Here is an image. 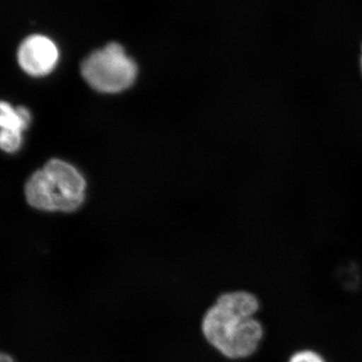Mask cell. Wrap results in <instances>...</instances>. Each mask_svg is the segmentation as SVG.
I'll return each instance as SVG.
<instances>
[{
	"label": "cell",
	"mask_w": 362,
	"mask_h": 362,
	"mask_svg": "<svg viewBox=\"0 0 362 362\" xmlns=\"http://www.w3.org/2000/svg\"><path fill=\"white\" fill-rule=\"evenodd\" d=\"M0 362H16L9 354L0 351Z\"/></svg>",
	"instance_id": "obj_8"
},
{
	"label": "cell",
	"mask_w": 362,
	"mask_h": 362,
	"mask_svg": "<svg viewBox=\"0 0 362 362\" xmlns=\"http://www.w3.org/2000/svg\"><path fill=\"white\" fill-rule=\"evenodd\" d=\"M87 183L75 166L51 159L28 177L25 201L33 209L47 213H73L85 202Z\"/></svg>",
	"instance_id": "obj_2"
},
{
	"label": "cell",
	"mask_w": 362,
	"mask_h": 362,
	"mask_svg": "<svg viewBox=\"0 0 362 362\" xmlns=\"http://www.w3.org/2000/svg\"><path fill=\"white\" fill-rule=\"evenodd\" d=\"M23 133L18 130H0V150L8 154L20 151L23 144Z\"/></svg>",
	"instance_id": "obj_6"
},
{
	"label": "cell",
	"mask_w": 362,
	"mask_h": 362,
	"mask_svg": "<svg viewBox=\"0 0 362 362\" xmlns=\"http://www.w3.org/2000/svg\"><path fill=\"white\" fill-rule=\"evenodd\" d=\"M287 362H328L325 358L315 349H303L296 350L293 352L288 358Z\"/></svg>",
	"instance_id": "obj_7"
},
{
	"label": "cell",
	"mask_w": 362,
	"mask_h": 362,
	"mask_svg": "<svg viewBox=\"0 0 362 362\" xmlns=\"http://www.w3.org/2000/svg\"><path fill=\"white\" fill-rule=\"evenodd\" d=\"M361 73H362V56H361Z\"/></svg>",
	"instance_id": "obj_9"
},
{
	"label": "cell",
	"mask_w": 362,
	"mask_h": 362,
	"mask_svg": "<svg viewBox=\"0 0 362 362\" xmlns=\"http://www.w3.org/2000/svg\"><path fill=\"white\" fill-rule=\"evenodd\" d=\"M32 121V113L26 107H14L9 102L0 100V130H18L25 132L30 127Z\"/></svg>",
	"instance_id": "obj_5"
},
{
	"label": "cell",
	"mask_w": 362,
	"mask_h": 362,
	"mask_svg": "<svg viewBox=\"0 0 362 362\" xmlns=\"http://www.w3.org/2000/svg\"><path fill=\"white\" fill-rule=\"evenodd\" d=\"M81 73L92 89L116 94L134 84L138 68L122 45L111 42L88 56L81 65Z\"/></svg>",
	"instance_id": "obj_3"
},
{
	"label": "cell",
	"mask_w": 362,
	"mask_h": 362,
	"mask_svg": "<svg viewBox=\"0 0 362 362\" xmlns=\"http://www.w3.org/2000/svg\"><path fill=\"white\" fill-rule=\"evenodd\" d=\"M21 70L33 78L49 76L59 64L58 45L44 35H32L21 42L16 52Z\"/></svg>",
	"instance_id": "obj_4"
},
{
	"label": "cell",
	"mask_w": 362,
	"mask_h": 362,
	"mask_svg": "<svg viewBox=\"0 0 362 362\" xmlns=\"http://www.w3.org/2000/svg\"><path fill=\"white\" fill-rule=\"evenodd\" d=\"M261 301L247 290L221 293L202 317V337L223 358L242 361L259 351L265 326L258 318Z\"/></svg>",
	"instance_id": "obj_1"
}]
</instances>
